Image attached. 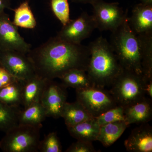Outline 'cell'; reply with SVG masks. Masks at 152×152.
<instances>
[{
    "instance_id": "6da1fadb",
    "label": "cell",
    "mask_w": 152,
    "mask_h": 152,
    "mask_svg": "<svg viewBox=\"0 0 152 152\" xmlns=\"http://www.w3.org/2000/svg\"><path fill=\"white\" fill-rule=\"evenodd\" d=\"M36 74L46 80L59 78L73 69L86 71L90 57L88 47L61 39L50 38L27 54Z\"/></svg>"
},
{
    "instance_id": "7a4b0ae2",
    "label": "cell",
    "mask_w": 152,
    "mask_h": 152,
    "mask_svg": "<svg viewBox=\"0 0 152 152\" xmlns=\"http://www.w3.org/2000/svg\"><path fill=\"white\" fill-rule=\"evenodd\" d=\"M90 57L86 72L94 86H110L124 68L110 43L99 37L88 46Z\"/></svg>"
},
{
    "instance_id": "3957f363",
    "label": "cell",
    "mask_w": 152,
    "mask_h": 152,
    "mask_svg": "<svg viewBox=\"0 0 152 152\" xmlns=\"http://www.w3.org/2000/svg\"><path fill=\"white\" fill-rule=\"evenodd\" d=\"M110 44L124 69L143 75L140 39L130 26L128 16L112 32Z\"/></svg>"
},
{
    "instance_id": "277c9868",
    "label": "cell",
    "mask_w": 152,
    "mask_h": 152,
    "mask_svg": "<svg viewBox=\"0 0 152 152\" xmlns=\"http://www.w3.org/2000/svg\"><path fill=\"white\" fill-rule=\"evenodd\" d=\"M110 91L118 105L125 107L145 97L143 75L123 69Z\"/></svg>"
},
{
    "instance_id": "5b68a950",
    "label": "cell",
    "mask_w": 152,
    "mask_h": 152,
    "mask_svg": "<svg viewBox=\"0 0 152 152\" xmlns=\"http://www.w3.org/2000/svg\"><path fill=\"white\" fill-rule=\"evenodd\" d=\"M41 129L18 124L5 133L0 140V149L4 152L39 151Z\"/></svg>"
},
{
    "instance_id": "8992f818",
    "label": "cell",
    "mask_w": 152,
    "mask_h": 152,
    "mask_svg": "<svg viewBox=\"0 0 152 152\" xmlns=\"http://www.w3.org/2000/svg\"><path fill=\"white\" fill-rule=\"evenodd\" d=\"M77 101L81 104L91 115L96 117L118 105L110 91L92 86L76 89Z\"/></svg>"
},
{
    "instance_id": "52a82bcc",
    "label": "cell",
    "mask_w": 152,
    "mask_h": 152,
    "mask_svg": "<svg viewBox=\"0 0 152 152\" xmlns=\"http://www.w3.org/2000/svg\"><path fill=\"white\" fill-rule=\"evenodd\" d=\"M96 28L101 31L112 32L121 24L128 17V10H123L118 3H108L103 0H96L91 5Z\"/></svg>"
},
{
    "instance_id": "ba28073f",
    "label": "cell",
    "mask_w": 152,
    "mask_h": 152,
    "mask_svg": "<svg viewBox=\"0 0 152 152\" xmlns=\"http://www.w3.org/2000/svg\"><path fill=\"white\" fill-rule=\"evenodd\" d=\"M31 46L20 34L18 27L5 12L0 14V52L14 50L27 54Z\"/></svg>"
},
{
    "instance_id": "9c48e42d",
    "label": "cell",
    "mask_w": 152,
    "mask_h": 152,
    "mask_svg": "<svg viewBox=\"0 0 152 152\" xmlns=\"http://www.w3.org/2000/svg\"><path fill=\"white\" fill-rule=\"evenodd\" d=\"M66 88L54 80H46L40 102L45 110L48 117L61 118L67 98Z\"/></svg>"
},
{
    "instance_id": "30bf717a",
    "label": "cell",
    "mask_w": 152,
    "mask_h": 152,
    "mask_svg": "<svg viewBox=\"0 0 152 152\" xmlns=\"http://www.w3.org/2000/svg\"><path fill=\"white\" fill-rule=\"evenodd\" d=\"M0 65L21 81H25L36 75L27 55L16 51L1 52Z\"/></svg>"
},
{
    "instance_id": "8fae6325",
    "label": "cell",
    "mask_w": 152,
    "mask_h": 152,
    "mask_svg": "<svg viewBox=\"0 0 152 152\" xmlns=\"http://www.w3.org/2000/svg\"><path fill=\"white\" fill-rule=\"evenodd\" d=\"M96 28L92 15L83 12L77 19L71 20L66 25L63 26L56 36L69 42L80 44L89 37Z\"/></svg>"
},
{
    "instance_id": "7c38bea8",
    "label": "cell",
    "mask_w": 152,
    "mask_h": 152,
    "mask_svg": "<svg viewBox=\"0 0 152 152\" xmlns=\"http://www.w3.org/2000/svg\"><path fill=\"white\" fill-rule=\"evenodd\" d=\"M127 151L131 152L152 151V129L146 124L133 129L124 142Z\"/></svg>"
},
{
    "instance_id": "4fadbf2b",
    "label": "cell",
    "mask_w": 152,
    "mask_h": 152,
    "mask_svg": "<svg viewBox=\"0 0 152 152\" xmlns=\"http://www.w3.org/2000/svg\"><path fill=\"white\" fill-rule=\"evenodd\" d=\"M128 22L137 35L152 34V5L140 3L134 6Z\"/></svg>"
},
{
    "instance_id": "5bb4252c",
    "label": "cell",
    "mask_w": 152,
    "mask_h": 152,
    "mask_svg": "<svg viewBox=\"0 0 152 152\" xmlns=\"http://www.w3.org/2000/svg\"><path fill=\"white\" fill-rule=\"evenodd\" d=\"M125 122L131 124H146L152 117L151 99L146 97L124 107Z\"/></svg>"
},
{
    "instance_id": "9a60e30c",
    "label": "cell",
    "mask_w": 152,
    "mask_h": 152,
    "mask_svg": "<svg viewBox=\"0 0 152 152\" xmlns=\"http://www.w3.org/2000/svg\"><path fill=\"white\" fill-rule=\"evenodd\" d=\"M46 80V79L36 75L23 81L22 98L24 108L40 102Z\"/></svg>"
},
{
    "instance_id": "2e32d148",
    "label": "cell",
    "mask_w": 152,
    "mask_h": 152,
    "mask_svg": "<svg viewBox=\"0 0 152 152\" xmlns=\"http://www.w3.org/2000/svg\"><path fill=\"white\" fill-rule=\"evenodd\" d=\"M100 126L95 117L67 128L71 136L77 140L91 142L97 141Z\"/></svg>"
},
{
    "instance_id": "e0dca14e",
    "label": "cell",
    "mask_w": 152,
    "mask_h": 152,
    "mask_svg": "<svg viewBox=\"0 0 152 152\" xmlns=\"http://www.w3.org/2000/svg\"><path fill=\"white\" fill-rule=\"evenodd\" d=\"M93 117L83 106L77 101L72 103L66 102L61 116L64 120L67 128L74 126Z\"/></svg>"
},
{
    "instance_id": "ac0fdd59",
    "label": "cell",
    "mask_w": 152,
    "mask_h": 152,
    "mask_svg": "<svg viewBox=\"0 0 152 152\" xmlns=\"http://www.w3.org/2000/svg\"><path fill=\"white\" fill-rule=\"evenodd\" d=\"M47 117L45 110L39 102L21 110L19 114L18 124L42 128V123Z\"/></svg>"
},
{
    "instance_id": "d6986e66",
    "label": "cell",
    "mask_w": 152,
    "mask_h": 152,
    "mask_svg": "<svg viewBox=\"0 0 152 152\" xmlns=\"http://www.w3.org/2000/svg\"><path fill=\"white\" fill-rule=\"evenodd\" d=\"M125 121L109 123L100 126L97 141L101 142L106 147H108L118 140L128 127Z\"/></svg>"
},
{
    "instance_id": "ffe728a7",
    "label": "cell",
    "mask_w": 152,
    "mask_h": 152,
    "mask_svg": "<svg viewBox=\"0 0 152 152\" xmlns=\"http://www.w3.org/2000/svg\"><path fill=\"white\" fill-rule=\"evenodd\" d=\"M137 35L140 44L143 76L145 79H152V34Z\"/></svg>"
},
{
    "instance_id": "44dd1931",
    "label": "cell",
    "mask_w": 152,
    "mask_h": 152,
    "mask_svg": "<svg viewBox=\"0 0 152 152\" xmlns=\"http://www.w3.org/2000/svg\"><path fill=\"white\" fill-rule=\"evenodd\" d=\"M59 79L66 88L70 87L76 90L94 86L86 71L84 70H72L63 75Z\"/></svg>"
},
{
    "instance_id": "7402d4cb",
    "label": "cell",
    "mask_w": 152,
    "mask_h": 152,
    "mask_svg": "<svg viewBox=\"0 0 152 152\" xmlns=\"http://www.w3.org/2000/svg\"><path fill=\"white\" fill-rule=\"evenodd\" d=\"M23 81L18 80L0 89V102L8 105L20 107L23 105Z\"/></svg>"
},
{
    "instance_id": "603a6c76",
    "label": "cell",
    "mask_w": 152,
    "mask_h": 152,
    "mask_svg": "<svg viewBox=\"0 0 152 152\" xmlns=\"http://www.w3.org/2000/svg\"><path fill=\"white\" fill-rule=\"evenodd\" d=\"M13 11L14 18L12 22L15 26L26 29L35 27L37 21L28 1L21 3Z\"/></svg>"
},
{
    "instance_id": "cb8c5ba5",
    "label": "cell",
    "mask_w": 152,
    "mask_h": 152,
    "mask_svg": "<svg viewBox=\"0 0 152 152\" xmlns=\"http://www.w3.org/2000/svg\"><path fill=\"white\" fill-rule=\"evenodd\" d=\"M20 107L8 105L0 102V132L5 133L18 124Z\"/></svg>"
},
{
    "instance_id": "d4e9b609",
    "label": "cell",
    "mask_w": 152,
    "mask_h": 152,
    "mask_svg": "<svg viewBox=\"0 0 152 152\" xmlns=\"http://www.w3.org/2000/svg\"><path fill=\"white\" fill-rule=\"evenodd\" d=\"M95 118L100 126L109 123L125 121L124 107L117 105Z\"/></svg>"
},
{
    "instance_id": "484cf974",
    "label": "cell",
    "mask_w": 152,
    "mask_h": 152,
    "mask_svg": "<svg viewBox=\"0 0 152 152\" xmlns=\"http://www.w3.org/2000/svg\"><path fill=\"white\" fill-rule=\"evenodd\" d=\"M50 6L52 12L63 26H65L70 21L68 0H51Z\"/></svg>"
},
{
    "instance_id": "4316f807",
    "label": "cell",
    "mask_w": 152,
    "mask_h": 152,
    "mask_svg": "<svg viewBox=\"0 0 152 152\" xmlns=\"http://www.w3.org/2000/svg\"><path fill=\"white\" fill-rule=\"evenodd\" d=\"M39 151L40 152H61L62 147L56 132L47 134L39 144Z\"/></svg>"
},
{
    "instance_id": "83f0119b",
    "label": "cell",
    "mask_w": 152,
    "mask_h": 152,
    "mask_svg": "<svg viewBox=\"0 0 152 152\" xmlns=\"http://www.w3.org/2000/svg\"><path fill=\"white\" fill-rule=\"evenodd\" d=\"M66 152H96V150L93 146L92 142L77 140V142L72 144Z\"/></svg>"
},
{
    "instance_id": "f1b7e54d",
    "label": "cell",
    "mask_w": 152,
    "mask_h": 152,
    "mask_svg": "<svg viewBox=\"0 0 152 152\" xmlns=\"http://www.w3.org/2000/svg\"><path fill=\"white\" fill-rule=\"evenodd\" d=\"M19 80L0 66V89Z\"/></svg>"
},
{
    "instance_id": "f546056e",
    "label": "cell",
    "mask_w": 152,
    "mask_h": 152,
    "mask_svg": "<svg viewBox=\"0 0 152 152\" xmlns=\"http://www.w3.org/2000/svg\"><path fill=\"white\" fill-rule=\"evenodd\" d=\"M144 79V91L145 95H148L150 99L152 98V79Z\"/></svg>"
},
{
    "instance_id": "4dcf8cb0",
    "label": "cell",
    "mask_w": 152,
    "mask_h": 152,
    "mask_svg": "<svg viewBox=\"0 0 152 152\" xmlns=\"http://www.w3.org/2000/svg\"><path fill=\"white\" fill-rule=\"evenodd\" d=\"M10 0H0V14L4 12L6 9L10 7Z\"/></svg>"
},
{
    "instance_id": "1f68e13d",
    "label": "cell",
    "mask_w": 152,
    "mask_h": 152,
    "mask_svg": "<svg viewBox=\"0 0 152 152\" xmlns=\"http://www.w3.org/2000/svg\"><path fill=\"white\" fill-rule=\"evenodd\" d=\"M72 2L77 3H82V4H89L92 5L96 0H71Z\"/></svg>"
},
{
    "instance_id": "d6a6232c",
    "label": "cell",
    "mask_w": 152,
    "mask_h": 152,
    "mask_svg": "<svg viewBox=\"0 0 152 152\" xmlns=\"http://www.w3.org/2000/svg\"><path fill=\"white\" fill-rule=\"evenodd\" d=\"M142 4L152 5V0H139Z\"/></svg>"
},
{
    "instance_id": "836d02e7",
    "label": "cell",
    "mask_w": 152,
    "mask_h": 152,
    "mask_svg": "<svg viewBox=\"0 0 152 152\" xmlns=\"http://www.w3.org/2000/svg\"><path fill=\"white\" fill-rule=\"evenodd\" d=\"M0 53H1V52H0ZM0 66H1V65H0Z\"/></svg>"
}]
</instances>
